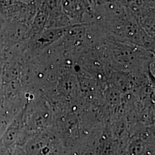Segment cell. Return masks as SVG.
I'll return each mask as SVG.
<instances>
[{
    "label": "cell",
    "mask_w": 155,
    "mask_h": 155,
    "mask_svg": "<svg viewBox=\"0 0 155 155\" xmlns=\"http://www.w3.org/2000/svg\"><path fill=\"white\" fill-rule=\"evenodd\" d=\"M1 1H2V0H0V2H1Z\"/></svg>",
    "instance_id": "6da1fadb"
}]
</instances>
